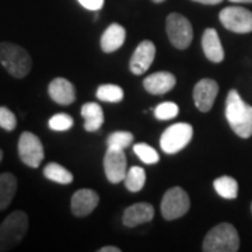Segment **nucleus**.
<instances>
[{"mask_svg": "<svg viewBox=\"0 0 252 252\" xmlns=\"http://www.w3.org/2000/svg\"><path fill=\"white\" fill-rule=\"evenodd\" d=\"M193 137V127L187 122H178L162 132L160 147L164 153L177 154L184 150Z\"/></svg>", "mask_w": 252, "mask_h": 252, "instance_id": "obj_5", "label": "nucleus"}, {"mask_svg": "<svg viewBox=\"0 0 252 252\" xmlns=\"http://www.w3.org/2000/svg\"><path fill=\"white\" fill-rule=\"evenodd\" d=\"M233 3H252V0H230Z\"/></svg>", "mask_w": 252, "mask_h": 252, "instance_id": "obj_33", "label": "nucleus"}, {"mask_svg": "<svg viewBox=\"0 0 252 252\" xmlns=\"http://www.w3.org/2000/svg\"><path fill=\"white\" fill-rule=\"evenodd\" d=\"M99 196L98 193L93 189H79L73 193L70 209L76 217H86L98 206Z\"/></svg>", "mask_w": 252, "mask_h": 252, "instance_id": "obj_13", "label": "nucleus"}, {"mask_svg": "<svg viewBox=\"0 0 252 252\" xmlns=\"http://www.w3.org/2000/svg\"><path fill=\"white\" fill-rule=\"evenodd\" d=\"M125 187L130 192H139L142 190L146 184V172L144 168L139 165H133L130 168H127L125 177Z\"/></svg>", "mask_w": 252, "mask_h": 252, "instance_id": "obj_23", "label": "nucleus"}, {"mask_svg": "<svg viewBox=\"0 0 252 252\" xmlns=\"http://www.w3.org/2000/svg\"><path fill=\"white\" fill-rule=\"evenodd\" d=\"M219 18L223 27L227 28L228 31L237 34H248L252 31V11L244 7H225L220 11Z\"/></svg>", "mask_w": 252, "mask_h": 252, "instance_id": "obj_9", "label": "nucleus"}, {"mask_svg": "<svg viewBox=\"0 0 252 252\" xmlns=\"http://www.w3.org/2000/svg\"><path fill=\"white\" fill-rule=\"evenodd\" d=\"M98 252H121V250L118 247H114V245H107V247L99 248Z\"/></svg>", "mask_w": 252, "mask_h": 252, "instance_id": "obj_31", "label": "nucleus"}, {"mask_svg": "<svg viewBox=\"0 0 252 252\" xmlns=\"http://www.w3.org/2000/svg\"><path fill=\"white\" fill-rule=\"evenodd\" d=\"M18 157L28 167L38 168L45 157L44 146L39 137L31 132H23L18 139Z\"/></svg>", "mask_w": 252, "mask_h": 252, "instance_id": "obj_8", "label": "nucleus"}, {"mask_svg": "<svg viewBox=\"0 0 252 252\" xmlns=\"http://www.w3.org/2000/svg\"><path fill=\"white\" fill-rule=\"evenodd\" d=\"M190 207L189 195L180 187L168 189L161 200V215L165 220H175L185 216Z\"/></svg>", "mask_w": 252, "mask_h": 252, "instance_id": "obj_7", "label": "nucleus"}, {"mask_svg": "<svg viewBox=\"0 0 252 252\" xmlns=\"http://www.w3.org/2000/svg\"><path fill=\"white\" fill-rule=\"evenodd\" d=\"M225 118L234 133L243 139L252 136V107L248 105L237 90H230L225 99Z\"/></svg>", "mask_w": 252, "mask_h": 252, "instance_id": "obj_1", "label": "nucleus"}, {"mask_svg": "<svg viewBox=\"0 0 252 252\" xmlns=\"http://www.w3.org/2000/svg\"><path fill=\"white\" fill-rule=\"evenodd\" d=\"M178 112H180V107L175 102H171V101L162 102L158 107L154 108V115L160 121H170L172 118L177 117Z\"/></svg>", "mask_w": 252, "mask_h": 252, "instance_id": "obj_27", "label": "nucleus"}, {"mask_svg": "<svg viewBox=\"0 0 252 252\" xmlns=\"http://www.w3.org/2000/svg\"><path fill=\"white\" fill-rule=\"evenodd\" d=\"M17 190V178L11 172L0 174V210L7 209Z\"/></svg>", "mask_w": 252, "mask_h": 252, "instance_id": "obj_20", "label": "nucleus"}, {"mask_svg": "<svg viewBox=\"0 0 252 252\" xmlns=\"http://www.w3.org/2000/svg\"><path fill=\"white\" fill-rule=\"evenodd\" d=\"M154 3H162V1H164V0H153Z\"/></svg>", "mask_w": 252, "mask_h": 252, "instance_id": "obj_35", "label": "nucleus"}, {"mask_svg": "<svg viewBox=\"0 0 252 252\" xmlns=\"http://www.w3.org/2000/svg\"><path fill=\"white\" fill-rule=\"evenodd\" d=\"M167 35L177 49H187L193 39V28L188 18L180 13H171L165 20Z\"/></svg>", "mask_w": 252, "mask_h": 252, "instance_id": "obj_6", "label": "nucleus"}, {"mask_svg": "<svg viewBox=\"0 0 252 252\" xmlns=\"http://www.w3.org/2000/svg\"><path fill=\"white\" fill-rule=\"evenodd\" d=\"M44 177L46 180L52 181V182H58L62 185H67L73 182V174L69 170H66L63 165L58 164V162H49L46 164L44 168Z\"/></svg>", "mask_w": 252, "mask_h": 252, "instance_id": "obj_22", "label": "nucleus"}, {"mask_svg": "<svg viewBox=\"0 0 252 252\" xmlns=\"http://www.w3.org/2000/svg\"><path fill=\"white\" fill-rule=\"evenodd\" d=\"M154 58H156V45L152 41H147V39L142 41L130 58V63H129L130 72L136 76L146 73L150 69Z\"/></svg>", "mask_w": 252, "mask_h": 252, "instance_id": "obj_12", "label": "nucleus"}, {"mask_svg": "<svg viewBox=\"0 0 252 252\" xmlns=\"http://www.w3.org/2000/svg\"><path fill=\"white\" fill-rule=\"evenodd\" d=\"M124 95V90L117 84H102L97 89V98L105 102H121Z\"/></svg>", "mask_w": 252, "mask_h": 252, "instance_id": "obj_24", "label": "nucleus"}, {"mask_svg": "<svg viewBox=\"0 0 252 252\" xmlns=\"http://www.w3.org/2000/svg\"><path fill=\"white\" fill-rule=\"evenodd\" d=\"M202 49L210 62L220 63L224 59V49L215 28H207L202 36Z\"/></svg>", "mask_w": 252, "mask_h": 252, "instance_id": "obj_17", "label": "nucleus"}, {"mask_svg": "<svg viewBox=\"0 0 252 252\" xmlns=\"http://www.w3.org/2000/svg\"><path fill=\"white\" fill-rule=\"evenodd\" d=\"M1 160H3V150L0 149V162H1Z\"/></svg>", "mask_w": 252, "mask_h": 252, "instance_id": "obj_34", "label": "nucleus"}, {"mask_svg": "<svg viewBox=\"0 0 252 252\" xmlns=\"http://www.w3.org/2000/svg\"><path fill=\"white\" fill-rule=\"evenodd\" d=\"M177 84L175 76L170 72H157L147 76L143 81L144 90L153 95H161L171 91Z\"/></svg>", "mask_w": 252, "mask_h": 252, "instance_id": "obj_15", "label": "nucleus"}, {"mask_svg": "<svg viewBox=\"0 0 252 252\" xmlns=\"http://www.w3.org/2000/svg\"><path fill=\"white\" fill-rule=\"evenodd\" d=\"M132 143H133V135L130 132H125V130L114 132L107 139L108 147H114V149H119V150H125Z\"/></svg>", "mask_w": 252, "mask_h": 252, "instance_id": "obj_26", "label": "nucleus"}, {"mask_svg": "<svg viewBox=\"0 0 252 252\" xmlns=\"http://www.w3.org/2000/svg\"><path fill=\"white\" fill-rule=\"evenodd\" d=\"M193 1H198V3H202V4H219L223 0H193Z\"/></svg>", "mask_w": 252, "mask_h": 252, "instance_id": "obj_32", "label": "nucleus"}, {"mask_svg": "<svg viewBox=\"0 0 252 252\" xmlns=\"http://www.w3.org/2000/svg\"><path fill=\"white\" fill-rule=\"evenodd\" d=\"M0 63L16 79L26 77L32 67L30 54L23 46L13 42H0Z\"/></svg>", "mask_w": 252, "mask_h": 252, "instance_id": "obj_2", "label": "nucleus"}, {"mask_svg": "<svg viewBox=\"0 0 252 252\" xmlns=\"http://www.w3.org/2000/svg\"><path fill=\"white\" fill-rule=\"evenodd\" d=\"M17 126V119L16 115L6 107H0V127L7 130V132H13Z\"/></svg>", "mask_w": 252, "mask_h": 252, "instance_id": "obj_29", "label": "nucleus"}, {"mask_svg": "<svg viewBox=\"0 0 252 252\" xmlns=\"http://www.w3.org/2000/svg\"><path fill=\"white\" fill-rule=\"evenodd\" d=\"M48 94L59 105H70L76 99V90L70 81L64 77H56L48 86Z\"/></svg>", "mask_w": 252, "mask_h": 252, "instance_id": "obj_14", "label": "nucleus"}, {"mask_svg": "<svg viewBox=\"0 0 252 252\" xmlns=\"http://www.w3.org/2000/svg\"><path fill=\"white\" fill-rule=\"evenodd\" d=\"M28 231V216L26 212L16 210L10 213L0 224V252L16 248Z\"/></svg>", "mask_w": 252, "mask_h": 252, "instance_id": "obj_4", "label": "nucleus"}, {"mask_svg": "<svg viewBox=\"0 0 252 252\" xmlns=\"http://www.w3.org/2000/svg\"><path fill=\"white\" fill-rule=\"evenodd\" d=\"M153 217L154 207L147 202H142V203H136L125 209L122 221L126 227H136V225L152 221Z\"/></svg>", "mask_w": 252, "mask_h": 252, "instance_id": "obj_16", "label": "nucleus"}, {"mask_svg": "<svg viewBox=\"0 0 252 252\" xmlns=\"http://www.w3.org/2000/svg\"><path fill=\"white\" fill-rule=\"evenodd\" d=\"M73 124H74V121H73V118L70 115H67V114H56V115H54L49 119L48 126L52 130H55V132H64V130L72 129Z\"/></svg>", "mask_w": 252, "mask_h": 252, "instance_id": "obj_28", "label": "nucleus"}, {"mask_svg": "<svg viewBox=\"0 0 252 252\" xmlns=\"http://www.w3.org/2000/svg\"><path fill=\"white\" fill-rule=\"evenodd\" d=\"M84 9L91 10V11H98L104 7L105 0H77Z\"/></svg>", "mask_w": 252, "mask_h": 252, "instance_id": "obj_30", "label": "nucleus"}, {"mask_svg": "<svg viewBox=\"0 0 252 252\" xmlns=\"http://www.w3.org/2000/svg\"><path fill=\"white\" fill-rule=\"evenodd\" d=\"M126 30L121 24H111L101 35V49L105 54H112L125 44Z\"/></svg>", "mask_w": 252, "mask_h": 252, "instance_id": "obj_18", "label": "nucleus"}, {"mask_svg": "<svg viewBox=\"0 0 252 252\" xmlns=\"http://www.w3.org/2000/svg\"><path fill=\"white\" fill-rule=\"evenodd\" d=\"M213 188L221 198L233 200L238 196V182L233 177L223 175L213 181Z\"/></svg>", "mask_w": 252, "mask_h": 252, "instance_id": "obj_21", "label": "nucleus"}, {"mask_svg": "<svg viewBox=\"0 0 252 252\" xmlns=\"http://www.w3.org/2000/svg\"><path fill=\"white\" fill-rule=\"evenodd\" d=\"M104 171L107 175V180L111 184H119L121 181L125 180L127 172L125 150L108 147L104 157Z\"/></svg>", "mask_w": 252, "mask_h": 252, "instance_id": "obj_10", "label": "nucleus"}, {"mask_svg": "<svg viewBox=\"0 0 252 252\" xmlns=\"http://www.w3.org/2000/svg\"><path fill=\"white\" fill-rule=\"evenodd\" d=\"M133 153L139 157L140 161L144 164H157L160 161V156L152 146L147 143H136L133 146Z\"/></svg>", "mask_w": 252, "mask_h": 252, "instance_id": "obj_25", "label": "nucleus"}, {"mask_svg": "<svg viewBox=\"0 0 252 252\" xmlns=\"http://www.w3.org/2000/svg\"><path fill=\"white\" fill-rule=\"evenodd\" d=\"M202 250L205 252H237L240 250V235L230 223H220L205 237Z\"/></svg>", "mask_w": 252, "mask_h": 252, "instance_id": "obj_3", "label": "nucleus"}, {"mask_svg": "<svg viewBox=\"0 0 252 252\" xmlns=\"http://www.w3.org/2000/svg\"><path fill=\"white\" fill-rule=\"evenodd\" d=\"M81 117L84 118V129L87 132H97L104 124V111L97 102H87L81 107Z\"/></svg>", "mask_w": 252, "mask_h": 252, "instance_id": "obj_19", "label": "nucleus"}, {"mask_svg": "<svg viewBox=\"0 0 252 252\" xmlns=\"http://www.w3.org/2000/svg\"><path fill=\"white\" fill-rule=\"evenodd\" d=\"M219 94V84L213 79H202L193 89V101L200 112H209Z\"/></svg>", "mask_w": 252, "mask_h": 252, "instance_id": "obj_11", "label": "nucleus"}]
</instances>
